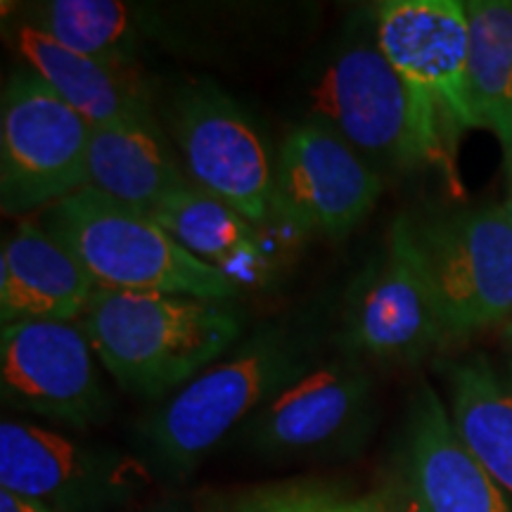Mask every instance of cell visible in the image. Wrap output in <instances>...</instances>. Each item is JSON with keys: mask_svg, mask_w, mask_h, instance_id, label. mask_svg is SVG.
Returning <instances> with one entry per match:
<instances>
[{"mask_svg": "<svg viewBox=\"0 0 512 512\" xmlns=\"http://www.w3.org/2000/svg\"><path fill=\"white\" fill-rule=\"evenodd\" d=\"M320 363L318 332L264 323L136 422L138 456L152 475L185 479L223 439Z\"/></svg>", "mask_w": 512, "mask_h": 512, "instance_id": "cell-1", "label": "cell"}, {"mask_svg": "<svg viewBox=\"0 0 512 512\" xmlns=\"http://www.w3.org/2000/svg\"><path fill=\"white\" fill-rule=\"evenodd\" d=\"M79 323L119 389L162 401L240 344L247 316L235 302L95 290Z\"/></svg>", "mask_w": 512, "mask_h": 512, "instance_id": "cell-2", "label": "cell"}, {"mask_svg": "<svg viewBox=\"0 0 512 512\" xmlns=\"http://www.w3.org/2000/svg\"><path fill=\"white\" fill-rule=\"evenodd\" d=\"M38 223L91 275L95 290L181 294L235 302L233 280L192 256L145 211L93 188L55 202Z\"/></svg>", "mask_w": 512, "mask_h": 512, "instance_id": "cell-3", "label": "cell"}, {"mask_svg": "<svg viewBox=\"0 0 512 512\" xmlns=\"http://www.w3.org/2000/svg\"><path fill=\"white\" fill-rule=\"evenodd\" d=\"M306 102L311 124L337 133L382 178L434 166L411 93L384 57L375 22L330 50L306 86Z\"/></svg>", "mask_w": 512, "mask_h": 512, "instance_id": "cell-4", "label": "cell"}, {"mask_svg": "<svg viewBox=\"0 0 512 512\" xmlns=\"http://www.w3.org/2000/svg\"><path fill=\"white\" fill-rule=\"evenodd\" d=\"M384 57L406 83L432 164L456 181L460 138L477 128L467 93L470 24L460 0H387L375 8Z\"/></svg>", "mask_w": 512, "mask_h": 512, "instance_id": "cell-5", "label": "cell"}, {"mask_svg": "<svg viewBox=\"0 0 512 512\" xmlns=\"http://www.w3.org/2000/svg\"><path fill=\"white\" fill-rule=\"evenodd\" d=\"M446 349L512 320V219L501 204L415 219Z\"/></svg>", "mask_w": 512, "mask_h": 512, "instance_id": "cell-6", "label": "cell"}, {"mask_svg": "<svg viewBox=\"0 0 512 512\" xmlns=\"http://www.w3.org/2000/svg\"><path fill=\"white\" fill-rule=\"evenodd\" d=\"M185 176L254 226L273 221L275 159L249 114L214 81L178 83L157 107Z\"/></svg>", "mask_w": 512, "mask_h": 512, "instance_id": "cell-7", "label": "cell"}, {"mask_svg": "<svg viewBox=\"0 0 512 512\" xmlns=\"http://www.w3.org/2000/svg\"><path fill=\"white\" fill-rule=\"evenodd\" d=\"M335 344L366 366H413L446 349L411 214L396 216L380 254L351 283Z\"/></svg>", "mask_w": 512, "mask_h": 512, "instance_id": "cell-8", "label": "cell"}, {"mask_svg": "<svg viewBox=\"0 0 512 512\" xmlns=\"http://www.w3.org/2000/svg\"><path fill=\"white\" fill-rule=\"evenodd\" d=\"M93 126L29 67L17 69L0 100V207L41 214L88 185Z\"/></svg>", "mask_w": 512, "mask_h": 512, "instance_id": "cell-9", "label": "cell"}, {"mask_svg": "<svg viewBox=\"0 0 512 512\" xmlns=\"http://www.w3.org/2000/svg\"><path fill=\"white\" fill-rule=\"evenodd\" d=\"M150 484L152 472L138 453L36 422H0V489L53 512H117Z\"/></svg>", "mask_w": 512, "mask_h": 512, "instance_id": "cell-10", "label": "cell"}, {"mask_svg": "<svg viewBox=\"0 0 512 512\" xmlns=\"http://www.w3.org/2000/svg\"><path fill=\"white\" fill-rule=\"evenodd\" d=\"M79 320H24L0 332V394L5 406L69 430L112 418V396Z\"/></svg>", "mask_w": 512, "mask_h": 512, "instance_id": "cell-11", "label": "cell"}, {"mask_svg": "<svg viewBox=\"0 0 512 512\" xmlns=\"http://www.w3.org/2000/svg\"><path fill=\"white\" fill-rule=\"evenodd\" d=\"M377 384L370 366L337 356L292 382L240 427V444L264 458L332 456L373 432Z\"/></svg>", "mask_w": 512, "mask_h": 512, "instance_id": "cell-12", "label": "cell"}, {"mask_svg": "<svg viewBox=\"0 0 512 512\" xmlns=\"http://www.w3.org/2000/svg\"><path fill=\"white\" fill-rule=\"evenodd\" d=\"M384 178L325 126H294L275 155L273 221L297 233L347 238L373 214Z\"/></svg>", "mask_w": 512, "mask_h": 512, "instance_id": "cell-13", "label": "cell"}, {"mask_svg": "<svg viewBox=\"0 0 512 512\" xmlns=\"http://www.w3.org/2000/svg\"><path fill=\"white\" fill-rule=\"evenodd\" d=\"M401 489L406 512H512L453 425L444 399L422 382L413 396L401 444Z\"/></svg>", "mask_w": 512, "mask_h": 512, "instance_id": "cell-14", "label": "cell"}, {"mask_svg": "<svg viewBox=\"0 0 512 512\" xmlns=\"http://www.w3.org/2000/svg\"><path fill=\"white\" fill-rule=\"evenodd\" d=\"M8 29L24 67L41 76L91 126L159 119L155 86L143 67H119L74 53L19 19Z\"/></svg>", "mask_w": 512, "mask_h": 512, "instance_id": "cell-15", "label": "cell"}, {"mask_svg": "<svg viewBox=\"0 0 512 512\" xmlns=\"http://www.w3.org/2000/svg\"><path fill=\"white\" fill-rule=\"evenodd\" d=\"M91 275L38 221H19L0 252V320H81Z\"/></svg>", "mask_w": 512, "mask_h": 512, "instance_id": "cell-16", "label": "cell"}, {"mask_svg": "<svg viewBox=\"0 0 512 512\" xmlns=\"http://www.w3.org/2000/svg\"><path fill=\"white\" fill-rule=\"evenodd\" d=\"M188 185L192 183L159 119L93 126L86 188L150 214Z\"/></svg>", "mask_w": 512, "mask_h": 512, "instance_id": "cell-17", "label": "cell"}, {"mask_svg": "<svg viewBox=\"0 0 512 512\" xmlns=\"http://www.w3.org/2000/svg\"><path fill=\"white\" fill-rule=\"evenodd\" d=\"M192 256L240 287H264L275 268L259 226L195 185L174 192L150 211Z\"/></svg>", "mask_w": 512, "mask_h": 512, "instance_id": "cell-18", "label": "cell"}, {"mask_svg": "<svg viewBox=\"0 0 512 512\" xmlns=\"http://www.w3.org/2000/svg\"><path fill=\"white\" fill-rule=\"evenodd\" d=\"M439 370L460 439L512 503V358L475 354Z\"/></svg>", "mask_w": 512, "mask_h": 512, "instance_id": "cell-19", "label": "cell"}, {"mask_svg": "<svg viewBox=\"0 0 512 512\" xmlns=\"http://www.w3.org/2000/svg\"><path fill=\"white\" fill-rule=\"evenodd\" d=\"M467 93L477 128L494 133L512 169V0H467Z\"/></svg>", "mask_w": 512, "mask_h": 512, "instance_id": "cell-20", "label": "cell"}, {"mask_svg": "<svg viewBox=\"0 0 512 512\" xmlns=\"http://www.w3.org/2000/svg\"><path fill=\"white\" fill-rule=\"evenodd\" d=\"M17 15L60 46L119 67H140L150 34L143 12L117 0H48L24 5Z\"/></svg>", "mask_w": 512, "mask_h": 512, "instance_id": "cell-21", "label": "cell"}, {"mask_svg": "<svg viewBox=\"0 0 512 512\" xmlns=\"http://www.w3.org/2000/svg\"><path fill=\"white\" fill-rule=\"evenodd\" d=\"M200 512H399L382 491L356 494L323 479H290L216 494Z\"/></svg>", "mask_w": 512, "mask_h": 512, "instance_id": "cell-22", "label": "cell"}, {"mask_svg": "<svg viewBox=\"0 0 512 512\" xmlns=\"http://www.w3.org/2000/svg\"><path fill=\"white\" fill-rule=\"evenodd\" d=\"M0 512H53L43 503L31 501V498L10 494V491L0 489Z\"/></svg>", "mask_w": 512, "mask_h": 512, "instance_id": "cell-23", "label": "cell"}, {"mask_svg": "<svg viewBox=\"0 0 512 512\" xmlns=\"http://www.w3.org/2000/svg\"><path fill=\"white\" fill-rule=\"evenodd\" d=\"M145 512H195V510L183 501H159L157 505H152V508Z\"/></svg>", "mask_w": 512, "mask_h": 512, "instance_id": "cell-24", "label": "cell"}, {"mask_svg": "<svg viewBox=\"0 0 512 512\" xmlns=\"http://www.w3.org/2000/svg\"><path fill=\"white\" fill-rule=\"evenodd\" d=\"M505 207H508L512 219V169L508 171V197H505Z\"/></svg>", "mask_w": 512, "mask_h": 512, "instance_id": "cell-25", "label": "cell"}, {"mask_svg": "<svg viewBox=\"0 0 512 512\" xmlns=\"http://www.w3.org/2000/svg\"><path fill=\"white\" fill-rule=\"evenodd\" d=\"M503 342L508 344V347H512V320L503 328Z\"/></svg>", "mask_w": 512, "mask_h": 512, "instance_id": "cell-26", "label": "cell"}]
</instances>
